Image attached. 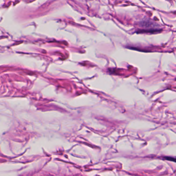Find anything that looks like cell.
Listing matches in <instances>:
<instances>
[{
    "instance_id": "6da1fadb",
    "label": "cell",
    "mask_w": 176,
    "mask_h": 176,
    "mask_svg": "<svg viewBox=\"0 0 176 176\" xmlns=\"http://www.w3.org/2000/svg\"><path fill=\"white\" fill-rule=\"evenodd\" d=\"M164 159H166V160L170 161H173V162H176V158H173V157H165Z\"/></svg>"
}]
</instances>
